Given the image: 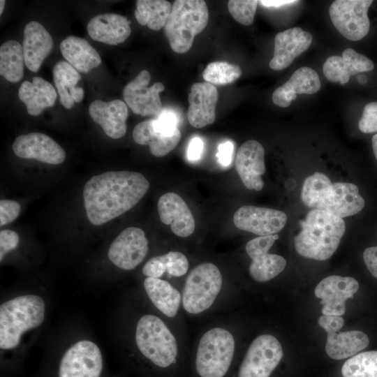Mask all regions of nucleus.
I'll return each instance as SVG.
<instances>
[{"label": "nucleus", "instance_id": "nucleus-19", "mask_svg": "<svg viewBox=\"0 0 377 377\" xmlns=\"http://www.w3.org/2000/svg\"><path fill=\"white\" fill-rule=\"evenodd\" d=\"M157 209L162 223L170 225L178 237H187L194 232L193 215L179 195L173 192L163 194L158 199Z\"/></svg>", "mask_w": 377, "mask_h": 377}, {"label": "nucleus", "instance_id": "nucleus-44", "mask_svg": "<svg viewBox=\"0 0 377 377\" xmlns=\"http://www.w3.org/2000/svg\"><path fill=\"white\" fill-rule=\"evenodd\" d=\"M233 150V143L230 141L224 142L219 145L216 156L219 163L221 165L224 166H228L230 164L232 161Z\"/></svg>", "mask_w": 377, "mask_h": 377}, {"label": "nucleus", "instance_id": "nucleus-46", "mask_svg": "<svg viewBox=\"0 0 377 377\" xmlns=\"http://www.w3.org/2000/svg\"><path fill=\"white\" fill-rule=\"evenodd\" d=\"M204 143L199 137L193 138L187 148V158L189 161H195L200 158L202 154Z\"/></svg>", "mask_w": 377, "mask_h": 377}, {"label": "nucleus", "instance_id": "nucleus-45", "mask_svg": "<svg viewBox=\"0 0 377 377\" xmlns=\"http://www.w3.org/2000/svg\"><path fill=\"white\" fill-rule=\"evenodd\" d=\"M363 260L370 273L377 278V246L367 248L363 252Z\"/></svg>", "mask_w": 377, "mask_h": 377}, {"label": "nucleus", "instance_id": "nucleus-38", "mask_svg": "<svg viewBox=\"0 0 377 377\" xmlns=\"http://www.w3.org/2000/svg\"><path fill=\"white\" fill-rule=\"evenodd\" d=\"M258 3L256 0H230L228 9L237 22L249 26L253 22Z\"/></svg>", "mask_w": 377, "mask_h": 377}, {"label": "nucleus", "instance_id": "nucleus-34", "mask_svg": "<svg viewBox=\"0 0 377 377\" xmlns=\"http://www.w3.org/2000/svg\"><path fill=\"white\" fill-rule=\"evenodd\" d=\"M23 47L16 40H8L0 47V74L10 82H19L24 75Z\"/></svg>", "mask_w": 377, "mask_h": 377}, {"label": "nucleus", "instance_id": "nucleus-32", "mask_svg": "<svg viewBox=\"0 0 377 377\" xmlns=\"http://www.w3.org/2000/svg\"><path fill=\"white\" fill-rule=\"evenodd\" d=\"M144 288L151 302L161 312L169 318L176 316L182 296L169 282L147 277L144 281Z\"/></svg>", "mask_w": 377, "mask_h": 377}, {"label": "nucleus", "instance_id": "nucleus-5", "mask_svg": "<svg viewBox=\"0 0 377 377\" xmlns=\"http://www.w3.org/2000/svg\"><path fill=\"white\" fill-rule=\"evenodd\" d=\"M135 341L140 353L156 366L165 368L176 362V339L158 317L148 314L140 318Z\"/></svg>", "mask_w": 377, "mask_h": 377}, {"label": "nucleus", "instance_id": "nucleus-3", "mask_svg": "<svg viewBox=\"0 0 377 377\" xmlns=\"http://www.w3.org/2000/svg\"><path fill=\"white\" fill-rule=\"evenodd\" d=\"M44 300L36 295H24L8 300L0 306V348L17 347L21 336L40 325L45 318Z\"/></svg>", "mask_w": 377, "mask_h": 377}, {"label": "nucleus", "instance_id": "nucleus-49", "mask_svg": "<svg viewBox=\"0 0 377 377\" xmlns=\"http://www.w3.org/2000/svg\"><path fill=\"white\" fill-rule=\"evenodd\" d=\"M4 5H5V1L1 0L0 1V15H1L3 13Z\"/></svg>", "mask_w": 377, "mask_h": 377}, {"label": "nucleus", "instance_id": "nucleus-36", "mask_svg": "<svg viewBox=\"0 0 377 377\" xmlns=\"http://www.w3.org/2000/svg\"><path fill=\"white\" fill-rule=\"evenodd\" d=\"M341 374L343 377H377V351L353 356L343 364Z\"/></svg>", "mask_w": 377, "mask_h": 377}, {"label": "nucleus", "instance_id": "nucleus-26", "mask_svg": "<svg viewBox=\"0 0 377 377\" xmlns=\"http://www.w3.org/2000/svg\"><path fill=\"white\" fill-rule=\"evenodd\" d=\"M130 23L125 16L116 13H105L91 18L87 29L93 40L117 45L124 42L130 36Z\"/></svg>", "mask_w": 377, "mask_h": 377}, {"label": "nucleus", "instance_id": "nucleus-12", "mask_svg": "<svg viewBox=\"0 0 377 377\" xmlns=\"http://www.w3.org/2000/svg\"><path fill=\"white\" fill-rule=\"evenodd\" d=\"M150 80L149 71L142 70L124 89L125 103L136 114L157 116L162 110L159 94L165 89V86L157 82L148 87Z\"/></svg>", "mask_w": 377, "mask_h": 377}, {"label": "nucleus", "instance_id": "nucleus-30", "mask_svg": "<svg viewBox=\"0 0 377 377\" xmlns=\"http://www.w3.org/2000/svg\"><path fill=\"white\" fill-rule=\"evenodd\" d=\"M61 52L75 70L88 73L98 66L101 58L98 52L84 38L69 36L60 44Z\"/></svg>", "mask_w": 377, "mask_h": 377}, {"label": "nucleus", "instance_id": "nucleus-10", "mask_svg": "<svg viewBox=\"0 0 377 377\" xmlns=\"http://www.w3.org/2000/svg\"><path fill=\"white\" fill-rule=\"evenodd\" d=\"M318 325L327 334L325 351L334 360H342L355 355L366 348L369 340L366 334L357 330L337 333L344 324V320L338 316H321Z\"/></svg>", "mask_w": 377, "mask_h": 377}, {"label": "nucleus", "instance_id": "nucleus-41", "mask_svg": "<svg viewBox=\"0 0 377 377\" xmlns=\"http://www.w3.org/2000/svg\"><path fill=\"white\" fill-rule=\"evenodd\" d=\"M20 205L12 200H1L0 201V226L7 225L19 216Z\"/></svg>", "mask_w": 377, "mask_h": 377}, {"label": "nucleus", "instance_id": "nucleus-20", "mask_svg": "<svg viewBox=\"0 0 377 377\" xmlns=\"http://www.w3.org/2000/svg\"><path fill=\"white\" fill-rule=\"evenodd\" d=\"M188 101L187 119L192 126L201 128L214 122L218 101L215 85L207 82L194 83Z\"/></svg>", "mask_w": 377, "mask_h": 377}, {"label": "nucleus", "instance_id": "nucleus-24", "mask_svg": "<svg viewBox=\"0 0 377 377\" xmlns=\"http://www.w3.org/2000/svg\"><path fill=\"white\" fill-rule=\"evenodd\" d=\"M89 113L108 137L119 139L126 134L128 108L124 101L119 99L110 102L94 101L89 107Z\"/></svg>", "mask_w": 377, "mask_h": 377}, {"label": "nucleus", "instance_id": "nucleus-48", "mask_svg": "<svg viewBox=\"0 0 377 377\" xmlns=\"http://www.w3.org/2000/svg\"><path fill=\"white\" fill-rule=\"evenodd\" d=\"M371 141L374 154L377 160V133L373 136Z\"/></svg>", "mask_w": 377, "mask_h": 377}, {"label": "nucleus", "instance_id": "nucleus-4", "mask_svg": "<svg viewBox=\"0 0 377 377\" xmlns=\"http://www.w3.org/2000/svg\"><path fill=\"white\" fill-rule=\"evenodd\" d=\"M208 20L209 10L205 1H175L163 27L171 49L179 54L188 52L195 36L205 29Z\"/></svg>", "mask_w": 377, "mask_h": 377}, {"label": "nucleus", "instance_id": "nucleus-7", "mask_svg": "<svg viewBox=\"0 0 377 377\" xmlns=\"http://www.w3.org/2000/svg\"><path fill=\"white\" fill-rule=\"evenodd\" d=\"M222 287V275L212 263H203L188 275L182 293V304L189 313L198 314L208 309Z\"/></svg>", "mask_w": 377, "mask_h": 377}, {"label": "nucleus", "instance_id": "nucleus-23", "mask_svg": "<svg viewBox=\"0 0 377 377\" xmlns=\"http://www.w3.org/2000/svg\"><path fill=\"white\" fill-rule=\"evenodd\" d=\"M374 68V63L368 57L350 47L343 50L342 57H328L323 66L325 77L330 82L341 84L347 83L351 75Z\"/></svg>", "mask_w": 377, "mask_h": 377}, {"label": "nucleus", "instance_id": "nucleus-29", "mask_svg": "<svg viewBox=\"0 0 377 377\" xmlns=\"http://www.w3.org/2000/svg\"><path fill=\"white\" fill-rule=\"evenodd\" d=\"M18 96L25 104L27 112L38 116L46 108L54 106L57 93L49 82L40 77H34L32 82L24 81L22 83Z\"/></svg>", "mask_w": 377, "mask_h": 377}, {"label": "nucleus", "instance_id": "nucleus-6", "mask_svg": "<svg viewBox=\"0 0 377 377\" xmlns=\"http://www.w3.org/2000/svg\"><path fill=\"white\" fill-rule=\"evenodd\" d=\"M235 351V340L226 329L214 327L201 337L195 367L201 377H223L228 371Z\"/></svg>", "mask_w": 377, "mask_h": 377}, {"label": "nucleus", "instance_id": "nucleus-8", "mask_svg": "<svg viewBox=\"0 0 377 377\" xmlns=\"http://www.w3.org/2000/svg\"><path fill=\"white\" fill-rule=\"evenodd\" d=\"M372 0H336L329 8L330 19L346 38L357 41L367 35L370 28L368 10Z\"/></svg>", "mask_w": 377, "mask_h": 377}, {"label": "nucleus", "instance_id": "nucleus-15", "mask_svg": "<svg viewBox=\"0 0 377 377\" xmlns=\"http://www.w3.org/2000/svg\"><path fill=\"white\" fill-rule=\"evenodd\" d=\"M235 226L259 236L275 235L287 221V215L281 210L253 205L239 207L233 215Z\"/></svg>", "mask_w": 377, "mask_h": 377}, {"label": "nucleus", "instance_id": "nucleus-22", "mask_svg": "<svg viewBox=\"0 0 377 377\" xmlns=\"http://www.w3.org/2000/svg\"><path fill=\"white\" fill-rule=\"evenodd\" d=\"M364 205V200L355 184L336 182L317 209L326 211L343 219L359 213Z\"/></svg>", "mask_w": 377, "mask_h": 377}, {"label": "nucleus", "instance_id": "nucleus-35", "mask_svg": "<svg viewBox=\"0 0 377 377\" xmlns=\"http://www.w3.org/2000/svg\"><path fill=\"white\" fill-rule=\"evenodd\" d=\"M332 185L327 175L320 172H314L304 181L301 191L302 202L312 209H317L331 191Z\"/></svg>", "mask_w": 377, "mask_h": 377}, {"label": "nucleus", "instance_id": "nucleus-13", "mask_svg": "<svg viewBox=\"0 0 377 377\" xmlns=\"http://www.w3.org/2000/svg\"><path fill=\"white\" fill-rule=\"evenodd\" d=\"M279 237L277 234L259 236L247 242L245 250L252 260L249 271L255 281L258 282L269 281L285 269L286 260L284 258L268 253Z\"/></svg>", "mask_w": 377, "mask_h": 377}, {"label": "nucleus", "instance_id": "nucleus-21", "mask_svg": "<svg viewBox=\"0 0 377 377\" xmlns=\"http://www.w3.org/2000/svg\"><path fill=\"white\" fill-rule=\"evenodd\" d=\"M312 40V35L300 27L279 32L274 38V55L269 67L275 71L287 68L295 57L309 47Z\"/></svg>", "mask_w": 377, "mask_h": 377}, {"label": "nucleus", "instance_id": "nucleus-42", "mask_svg": "<svg viewBox=\"0 0 377 377\" xmlns=\"http://www.w3.org/2000/svg\"><path fill=\"white\" fill-rule=\"evenodd\" d=\"M17 233L11 230H2L0 232V260L5 255L15 249L19 243Z\"/></svg>", "mask_w": 377, "mask_h": 377}, {"label": "nucleus", "instance_id": "nucleus-18", "mask_svg": "<svg viewBox=\"0 0 377 377\" xmlns=\"http://www.w3.org/2000/svg\"><path fill=\"white\" fill-rule=\"evenodd\" d=\"M235 165L243 184L249 190L260 191L264 182L262 179L266 171L265 149L257 140H249L239 147Z\"/></svg>", "mask_w": 377, "mask_h": 377}, {"label": "nucleus", "instance_id": "nucleus-11", "mask_svg": "<svg viewBox=\"0 0 377 377\" xmlns=\"http://www.w3.org/2000/svg\"><path fill=\"white\" fill-rule=\"evenodd\" d=\"M103 358L98 346L89 340L77 341L63 355L59 377H100Z\"/></svg>", "mask_w": 377, "mask_h": 377}, {"label": "nucleus", "instance_id": "nucleus-9", "mask_svg": "<svg viewBox=\"0 0 377 377\" xmlns=\"http://www.w3.org/2000/svg\"><path fill=\"white\" fill-rule=\"evenodd\" d=\"M283 355L281 345L276 337L260 335L249 346L238 377H269Z\"/></svg>", "mask_w": 377, "mask_h": 377}, {"label": "nucleus", "instance_id": "nucleus-25", "mask_svg": "<svg viewBox=\"0 0 377 377\" xmlns=\"http://www.w3.org/2000/svg\"><path fill=\"white\" fill-rule=\"evenodd\" d=\"M321 83L318 73L312 68L303 66L296 70L290 79L272 94V101L277 106L288 107L297 94H313L318 92Z\"/></svg>", "mask_w": 377, "mask_h": 377}, {"label": "nucleus", "instance_id": "nucleus-31", "mask_svg": "<svg viewBox=\"0 0 377 377\" xmlns=\"http://www.w3.org/2000/svg\"><path fill=\"white\" fill-rule=\"evenodd\" d=\"M53 78L58 90L61 105L71 109L74 103H80L84 98V89L76 87L81 75L69 63L65 61L57 62L53 68Z\"/></svg>", "mask_w": 377, "mask_h": 377}, {"label": "nucleus", "instance_id": "nucleus-39", "mask_svg": "<svg viewBox=\"0 0 377 377\" xmlns=\"http://www.w3.org/2000/svg\"><path fill=\"white\" fill-rule=\"evenodd\" d=\"M165 265L166 272L173 276L184 275L188 269V261L186 257L179 251H169L161 256Z\"/></svg>", "mask_w": 377, "mask_h": 377}, {"label": "nucleus", "instance_id": "nucleus-40", "mask_svg": "<svg viewBox=\"0 0 377 377\" xmlns=\"http://www.w3.org/2000/svg\"><path fill=\"white\" fill-rule=\"evenodd\" d=\"M358 127L364 133L377 132V102H371L364 106Z\"/></svg>", "mask_w": 377, "mask_h": 377}, {"label": "nucleus", "instance_id": "nucleus-1", "mask_svg": "<svg viewBox=\"0 0 377 377\" xmlns=\"http://www.w3.org/2000/svg\"><path fill=\"white\" fill-rule=\"evenodd\" d=\"M149 183L140 172L108 171L93 176L83 189L88 220L101 226L124 214L147 193Z\"/></svg>", "mask_w": 377, "mask_h": 377}, {"label": "nucleus", "instance_id": "nucleus-14", "mask_svg": "<svg viewBox=\"0 0 377 377\" xmlns=\"http://www.w3.org/2000/svg\"><path fill=\"white\" fill-rule=\"evenodd\" d=\"M148 240L145 232L138 227H128L121 231L108 250L110 260L125 270L135 269L148 252Z\"/></svg>", "mask_w": 377, "mask_h": 377}, {"label": "nucleus", "instance_id": "nucleus-47", "mask_svg": "<svg viewBox=\"0 0 377 377\" xmlns=\"http://www.w3.org/2000/svg\"><path fill=\"white\" fill-rule=\"evenodd\" d=\"M260 2L263 6L266 7H279L284 5H288V4H293L295 3L299 2L298 1L295 0H267V1H260Z\"/></svg>", "mask_w": 377, "mask_h": 377}, {"label": "nucleus", "instance_id": "nucleus-2", "mask_svg": "<svg viewBox=\"0 0 377 377\" xmlns=\"http://www.w3.org/2000/svg\"><path fill=\"white\" fill-rule=\"evenodd\" d=\"M300 223L301 230L294 239L295 251L316 260H327L334 253L346 230L343 219L320 209L309 211Z\"/></svg>", "mask_w": 377, "mask_h": 377}, {"label": "nucleus", "instance_id": "nucleus-27", "mask_svg": "<svg viewBox=\"0 0 377 377\" xmlns=\"http://www.w3.org/2000/svg\"><path fill=\"white\" fill-rule=\"evenodd\" d=\"M23 52L26 66L37 72L53 47V40L45 28L36 21L29 22L24 29Z\"/></svg>", "mask_w": 377, "mask_h": 377}, {"label": "nucleus", "instance_id": "nucleus-28", "mask_svg": "<svg viewBox=\"0 0 377 377\" xmlns=\"http://www.w3.org/2000/svg\"><path fill=\"white\" fill-rule=\"evenodd\" d=\"M134 141L140 145H149L151 154L163 157L172 151L181 139L179 129L173 133H166L157 130L154 119L138 124L133 131Z\"/></svg>", "mask_w": 377, "mask_h": 377}, {"label": "nucleus", "instance_id": "nucleus-37", "mask_svg": "<svg viewBox=\"0 0 377 377\" xmlns=\"http://www.w3.org/2000/svg\"><path fill=\"white\" fill-rule=\"evenodd\" d=\"M242 75L238 65L224 61L209 64L202 72L205 82L215 84H226L237 80Z\"/></svg>", "mask_w": 377, "mask_h": 377}, {"label": "nucleus", "instance_id": "nucleus-17", "mask_svg": "<svg viewBox=\"0 0 377 377\" xmlns=\"http://www.w3.org/2000/svg\"><path fill=\"white\" fill-rule=\"evenodd\" d=\"M13 150L19 157L36 159L58 165L66 158L64 149L50 136L41 133H30L18 136L13 143Z\"/></svg>", "mask_w": 377, "mask_h": 377}, {"label": "nucleus", "instance_id": "nucleus-43", "mask_svg": "<svg viewBox=\"0 0 377 377\" xmlns=\"http://www.w3.org/2000/svg\"><path fill=\"white\" fill-rule=\"evenodd\" d=\"M166 272L161 256L151 258L143 266L142 274L147 277L160 279Z\"/></svg>", "mask_w": 377, "mask_h": 377}, {"label": "nucleus", "instance_id": "nucleus-16", "mask_svg": "<svg viewBox=\"0 0 377 377\" xmlns=\"http://www.w3.org/2000/svg\"><path fill=\"white\" fill-rule=\"evenodd\" d=\"M359 289L357 280L350 276H329L315 288V295L321 300L323 315L341 316L346 312V302Z\"/></svg>", "mask_w": 377, "mask_h": 377}, {"label": "nucleus", "instance_id": "nucleus-33", "mask_svg": "<svg viewBox=\"0 0 377 377\" xmlns=\"http://www.w3.org/2000/svg\"><path fill=\"white\" fill-rule=\"evenodd\" d=\"M172 8L165 0H138L134 15L142 26L158 31L164 27Z\"/></svg>", "mask_w": 377, "mask_h": 377}]
</instances>
